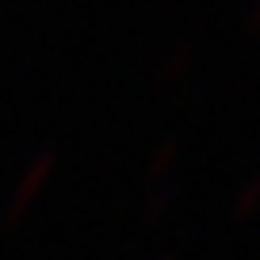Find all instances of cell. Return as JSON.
<instances>
[{
    "label": "cell",
    "instance_id": "obj_1",
    "mask_svg": "<svg viewBox=\"0 0 260 260\" xmlns=\"http://www.w3.org/2000/svg\"><path fill=\"white\" fill-rule=\"evenodd\" d=\"M256 206H260V172H256L252 181H248V185H243V189L235 193V202H231V214H235V218H248Z\"/></svg>",
    "mask_w": 260,
    "mask_h": 260
},
{
    "label": "cell",
    "instance_id": "obj_2",
    "mask_svg": "<svg viewBox=\"0 0 260 260\" xmlns=\"http://www.w3.org/2000/svg\"><path fill=\"white\" fill-rule=\"evenodd\" d=\"M189 55H193V46H189V42H185V46H176V51L168 55V63H164V72H168V76H176V72H181L185 63H189Z\"/></svg>",
    "mask_w": 260,
    "mask_h": 260
},
{
    "label": "cell",
    "instance_id": "obj_3",
    "mask_svg": "<svg viewBox=\"0 0 260 260\" xmlns=\"http://www.w3.org/2000/svg\"><path fill=\"white\" fill-rule=\"evenodd\" d=\"M172 155H176V143L168 139V143H164V147H159V151H155V159H151V172H164V168L172 164Z\"/></svg>",
    "mask_w": 260,
    "mask_h": 260
},
{
    "label": "cell",
    "instance_id": "obj_4",
    "mask_svg": "<svg viewBox=\"0 0 260 260\" xmlns=\"http://www.w3.org/2000/svg\"><path fill=\"white\" fill-rule=\"evenodd\" d=\"M243 21H248V29H260V0H252V5H248Z\"/></svg>",
    "mask_w": 260,
    "mask_h": 260
}]
</instances>
